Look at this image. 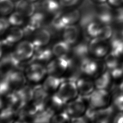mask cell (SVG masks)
<instances>
[{
  "label": "cell",
  "mask_w": 123,
  "mask_h": 123,
  "mask_svg": "<svg viewBox=\"0 0 123 123\" xmlns=\"http://www.w3.org/2000/svg\"><path fill=\"white\" fill-rule=\"evenodd\" d=\"M24 73L27 79L34 83L41 81L47 74L46 66L35 62H29L25 69Z\"/></svg>",
  "instance_id": "52a82bcc"
},
{
  "label": "cell",
  "mask_w": 123,
  "mask_h": 123,
  "mask_svg": "<svg viewBox=\"0 0 123 123\" xmlns=\"http://www.w3.org/2000/svg\"><path fill=\"white\" fill-rule=\"evenodd\" d=\"M25 17L19 12L16 11L13 12L8 18L11 25L13 26H20L25 22Z\"/></svg>",
  "instance_id": "83f0119b"
},
{
  "label": "cell",
  "mask_w": 123,
  "mask_h": 123,
  "mask_svg": "<svg viewBox=\"0 0 123 123\" xmlns=\"http://www.w3.org/2000/svg\"><path fill=\"white\" fill-rule=\"evenodd\" d=\"M79 68L81 74L89 77H94L95 78L106 69L103 59L90 56L81 61Z\"/></svg>",
  "instance_id": "6da1fadb"
},
{
  "label": "cell",
  "mask_w": 123,
  "mask_h": 123,
  "mask_svg": "<svg viewBox=\"0 0 123 123\" xmlns=\"http://www.w3.org/2000/svg\"><path fill=\"white\" fill-rule=\"evenodd\" d=\"M112 94L106 89H96L88 96L89 106L96 109H100L111 105Z\"/></svg>",
  "instance_id": "3957f363"
},
{
  "label": "cell",
  "mask_w": 123,
  "mask_h": 123,
  "mask_svg": "<svg viewBox=\"0 0 123 123\" xmlns=\"http://www.w3.org/2000/svg\"><path fill=\"white\" fill-rule=\"evenodd\" d=\"M65 78L52 75H48L45 79L42 86L49 93H54L57 91Z\"/></svg>",
  "instance_id": "e0dca14e"
},
{
  "label": "cell",
  "mask_w": 123,
  "mask_h": 123,
  "mask_svg": "<svg viewBox=\"0 0 123 123\" xmlns=\"http://www.w3.org/2000/svg\"><path fill=\"white\" fill-rule=\"evenodd\" d=\"M20 99L25 104H26L33 99V87L25 85L22 87L15 90Z\"/></svg>",
  "instance_id": "d4e9b609"
},
{
  "label": "cell",
  "mask_w": 123,
  "mask_h": 123,
  "mask_svg": "<svg viewBox=\"0 0 123 123\" xmlns=\"http://www.w3.org/2000/svg\"><path fill=\"white\" fill-rule=\"evenodd\" d=\"M10 24L9 22L8 18H6L5 17H2L0 19V34H4L5 32L10 28Z\"/></svg>",
  "instance_id": "1f68e13d"
},
{
  "label": "cell",
  "mask_w": 123,
  "mask_h": 123,
  "mask_svg": "<svg viewBox=\"0 0 123 123\" xmlns=\"http://www.w3.org/2000/svg\"><path fill=\"white\" fill-rule=\"evenodd\" d=\"M70 57H55L46 65L47 74L58 76H62L70 66Z\"/></svg>",
  "instance_id": "8992f818"
},
{
  "label": "cell",
  "mask_w": 123,
  "mask_h": 123,
  "mask_svg": "<svg viewBox=\"0 0 123 123\" xmlns=\"http://www.w3.org/2000/svg\"><path fill=\"white\" fill-rule=\"evenodd\" d=\"M111 94V106L115 111L123 112V92L116 89Z\"/></svg>",
  "instance_id": "484cf974"
},
{
  "label": "cell",
  "mask_w": 123,
  "mask_h": 123,
  "mask_svg": "<svg viewBox=\"0 0 123 123\" xmlns=\"http://www.w3.org/2000/svg\"><path fill=\"white\" fill-rule=\"evenodd\" d=\"M71 117L64 111L55 113L52 117L50 123H71Z\"/></svg>",
  "instance_id": "f546056e"
},
{
  "label": "cell",
  "mask_w": 123,
  "mask_h": 123,
  "mask_svg": "<svg viewBox=\"0 0 123 123\" xmlns=\"http://www.w3.org/2000/svg\"><path fill=\"white\" fill-rule=\"evenodd\" d=\"M54 94L63 104L66 105L79 95L76 81L65 79Z\"/></svg>",
  "instance_id": "7a4b0ae2"
},
{
  "label": "cell",
  "mask_w": 123,
  "mask_h": 123,
  "mask_svg": "<svg viewBox=\"0 0 123 123\" xmlns=\"http://www.w3.org/2000/svg\"><path fill=\"white\" fill-rule=\"evenodd\" d=\"M49 97V94L45 89L42 85H37L33 86L32 101L42 107H46Z\"/></svg>",
  "instance_id": "ac0fdd59"
},
{
  "label": "cell",
  "mask_w": 123,
  "mask_h": 123,
  "mask_svg": "<svg viewBox=\"0 0 123 123\" xmlns=\"http://www.w3.org/2000/svg\"><path fill=\"white\" fill-rule=\"evenodd\" d=\"M108 4L113 7H119L123 4V0H107Z\"/></svg>",
  "instance_id": "e575fe53"
},
{
  "label": "cell",
  "mask_w": 123,
  "mask_h": 123,
  "mask_svg": "<svg viewBox=\"0 0 123 123\" xmlns=\"http://www.w3.org/2000/svg\"><path fill=\"white\" fill-rule=\"evenodd\" d=\"M103 24L98 21L94 20L87 23L86 27V32L88 37L91 39L98 38Z\"/></svg>",
  "instance_id": "cb8c5ba5"
},
{
  "label": "cell",
  "mask_w": 123,
  "mask_h": 123,
  "mask_svg": "<svg viewBox=\"0 0 123 123\" xmlns=\"http://www.w3.org/2000/svg\"><path fill=\"white\" fill-rule=\"evenodd\" d=\"M79 34V29L76 25H69L63 29L62 38L64 41L72 46L77 42Z\"/></svg>",
  "instance_id": "d6986e66"
},
{
  "label": "cell",
  "mask_w": 123,
  "mask_h": 123,
  "mask_svg": "<svg viewBox=\"0 0 123 123\" xmlns=\"http://www.w3.org/2000/svg\"><path fill=\"white\" fill-rule=\"evenodd\" d=\"M50 39V32L45 28H39L34 32L31 41L35 48H39L47 46L49 43Z\"/></svg>",
  "instance_id": "7c38bea8"
},
{
  "label": "cell",
  "mask_w": 123,
  "mask_h": 123,
  "mask_svg": "<svg viewBox=\"0 0 123 123\" xmlns=\"http://www.w3.org/2000/svg\"><path fill=\"white\" fill-rule=\"evenodd\" d=\"M55 111L48 107L40 111L31 120V123H50Z\"/></svg>",
  "instance_id": "603a6c76"
},
{
  "label": "cell",
  "mask_w": 123,
  "mask_h": 123,
  "mask_svg": "<svg viewBox=\"0 0 123 123\" xmlns=\"http://www.w3.org/2000/svg\"><path fill=\"white\" fill-rule=\"evenodd\" d=\"M113 20L117 23L123 24V7L120 6L113 12Z\"/></svg>",
  "instance_id": "4dcf8cb0"
},
{
  "label": "cell",
  "mask_w": 123,
  "mask_h": 123,
  "mask_svg": "<svg viewBox=\"0 0 123 123\" xmlns=\"http://www.w3.org/2000/svg\"><path fill=\"white\" fill-rule=\"evenodd\" d=\"M61 6L59 0H43L42 2V9L47 12L52 14L59 13Z\"/></svg>",
  "instance_id": "4316f807"
},
{
  "label": "cell",
  "mask_w": 123,
  "mask_h": 123,
  "mask_svg": "<svg viewBox=\"0 0 123 123\" xmlns=\"http://www.w3.org/2000/svg\"><path fill=\"white\" fill-rule=\"evenodd\" d=\"M108 3L99 4L96 17L98 21L104 24H109L113 20V12Z\"/></svg>",
  "instance_id": "9a60e30c"
},
{
  "label": "cell",
  "mask_w": 123,
  "mask_h": 123,
  "mask_svg": "<svg viewBox=\"0 0 123 123\" xmlns=\"http://www.w3.org/2000/svg\"><path fill=\"white\" fill-rule=\"evenodd\" d=\"M30 0V1H32V2H35L36 1H37V0Z\"/></svg>",
  "instance_id": "74e56055"
},
{
  "label": "cell",
  "mask_w": 123,
  "mask_h": 123,
  "mask_svg": "<svg viewBox=\"0 0 123 123\" xmlns=\"http://www.w3.org/2000/svg\"><path fill=\"white\" fill-rule=\"evenodd\" d=\"M95 88L110 90L114 86V79L108 70L106 69L100 74L95 77L94 80Z\"/></svg>",
  "instance_id": "4fadbf2b"
},
{
  "label": "cell",
  "mask_w": 123,
  "mask_h": 123,
  "mask_svg": "<svg viewBox=\"0 0 123 123\" xmlns=\"http://www.w3.org/2000/svg\"><path fill=\"white\" fill-rule=\"evenodd\" d=\"M12 0V1H17V0Z\"/></svg>",
  "instance_id": "f35d334b"
},
{
  "label": "cell",
  "mask_w": 123,
  "mask_h": 123,
  "mask_svg": "<svg viewBox=\"0 0 123 123\" xmlns=\"http://www.w3.org/2000/svg\"><path fill=\"white\" fill-rule=\"evenodd\" d=\"M87 103L89 104L88 96L79 95L76 98L65 105L64 111L71 118L82 116L85 114L88 107Z\"/></svg>",
  "instance_id": "277c9868"
},
{
  "label": "cell",
  "mask_w": 123,
  "mask_h": 123,
  "mask_svg": "<svg viewBox=\"0 0 123 123\" xmlns=\"http://www.w3.org/2000/svg\"><path fill=\"white\" fill-rule=\"evenodd\" d=\"M29 18L26 29L24 30L25 33L26 31L28 33L34 32L37 29L41 28L40 26L42 25L44 19V15L40 12H35Z\"/></svg>",
  "instance_id": "7402d4cb"
},
{
  "label": "cell",
  "mask_w": 123,
  "mask_h": 123,
  "mask_svg": "<svg viewBox=\"0 0 123 123\" xmlns=\"http://www.w3.org/2000/svg\"><path fill=\"white\" fill-rule=\"evenodd\" d=\"M15 9L25 17H29L35 12L36 7L34 2L29 0H18L15 3Z\"/></svg>",
  "instance_id": "ffe728a7"
},
{
  "label": "cell",
  "mask_w": 123,
  "mask_h": 123,
  "mask_svg": "<svg viewBox=\"0 0 123 123\" xmlns=\"http://www.w3.org/2000/svg\"><path fill=\"white\" fill-rule=\"evenodd\" d=\"M35 51V47L32 41L22 40L17 43L12 52L16 59L20 62L30 60Z\"/></svg>",
  "instance_id": "ba28073f"
},
{
  "label": "cell",
  "mask_w": 123,
  "mask_h": 123,
  "mask_svg": "<svg viewBox=\"0 0 123 123\" xmlns=\"http://www.w3.org/2000/svg\"><path fill=\"white\" fill-rule=\"evenodd\" d=\"M21 62L14 55L13 52H11L1 57L0 73L1 75L5 74L8 72L16 69H20Z\"/></svg>",
  "instance_id": "8fae6325"
},
{
  "label": "cell",
  "mask_w": 123,
  "mask_h": 123,
  "mask_svg": "<svg viewBox=\"0 0 123 123\" xmlns=\"http://www.w3.org/2000/svg\"><path fill=\"white\" fill-rule=\"evenodd\" d=\"M79 95L88 96L95 89L94 82L89 77H79L76 81Z\"/></svg>",
  "instance_id": "2e32d148"
},
{
  "label": "cell",
  "mask_w": 123,
  "mask_h": 123,
  "mask_svg": "<svg viewBox=\"0 0 123 123\" xmlns=\"http://www.w3.org/2000/svg\"></svg>",
  "instance_id": "ab89813d"
},
{
  "label": "cell",
  "mask_w": 123,
  "mask_h": 123,
  "mask_svg": "<svg viewBox=\"0 0 123 123\" xmlns=\"http://www.w3.org/2000/svg\"><path fill=\"white\" fill-rule=\"evenodd\" d=\"M4 34V38L1 40V44L4 46H10L19 42L24 36L25 31L19 26H12Z\"/></svg>",
  "instance_id": "30bf717a"
},
{
  "label": "cell",
  "mask_w": 123,
  "mask_h": 123,
  "mask_svg": "<svg viewBox=\"0 0 123 123\" xmlns=\"http://www.w3.org/2000/svg\"><path fill=\"white\" fill-rule=\"evenodd\" d=\"M119 34H120V36H121V37L123 38V29L121 31V32H120V33Z\"/></svg>",
  "instance_id": "8d00e7d4"
},
{
  "label": "cell",
  "mask_w": 123,
  "mask_h": 123,
  "mask_svg": "<svg viewBox=\"0 0 123 123\" xmlns=\"http://www.w3.org/2000/svg\"><path fill=\"white\" fill-rule=\"evenodd\" d=\"M15 9V4L12 0H0V11L3 16L10 15Z\"/></svg>",
  "instance_id": "f1b7e54d"
},
{
  "label": "cell",
  "mask_w": 123,
  "mask_h": 123,
  "mask_svg": "<svg viewBox=\"0 0 123 123\" xmlns=\"http://www.w3.org/2000/svg\"><path fill=\"white\" fill-rule=\"evenodd\" d=\"M71 123H88L84 116L71 118Z\"/></svg>",
  "instance_id": "836d02e7"
},
{
  "label": "cell",
  "mask_w": 123,
  "mask_h": 123,
  "mask_svg": "<svg viewBox=\"0 0 123 123\" xmlns=\"http://www.w3.org/2000/svg\"><path fill=\"white\" fill-rule=\"evenodd\" d=\"M79 0H59L61 6L64 7H73L78 2Z\"/></svg>",
  "instance_id": "d6a6232c"
},
{
  "label": "cell",
  "mask_w": 123,
  "mask_h": 123,
  "mask_svg": "<svg viewBox=\"0 0 123 123\" xmlns=\"http://www.w3.org/2000/svg\"><path fill=\"white\" fill-rule=\"evenodd\" d=\"M92 1L98 4H101L106 2L107 1V0H92Z\"/></svg>",
  "instance_id": "d590c367"
},
{
  "label": "cell",
  "mask_w": 123,
  "mask_h": 123,
  "mask_svg": "<svg viewBox=\"0 0 123 123\" xmlns=\"http://www.w3.org/2000/svg\"><path fill=\"white\" fill-rule=\"evenodd\" d=\"M54 56L51 49L45 47L35 48L34 54L29 62H38L42 64L49 63Z\"/></svg>",
  "instance_id": "5bb4252c"
},
{
  "label": "cell",
  "mask_w": 123,
  "mask_h": 123,
  "mask_svg": "<svg viewBox=\"0 0 123 123\" xmlns=\"http://www.w3.org/2000/svg\"><path fill=\"white\" fill-rule=\"evenodd\" d=\"M90 54L93 57L104 59L111 51V45L108 40L94 38L88 43Z\"/></svg>",
  "instance_id": "5b68a950"
},
{
  "label": "cell",
  "mask_w": 123,
  "mask_h": 123,
  "mask_svg": "<svg viewBox=\"0 0 123 123\" xmlns=\"http://www.w3.org/2000/svg\"><path fill=\"white\" fill-rule=\"evenodd\" d=\"M53 56L55 57H69L71 52V46L63 40L55 43L52 48Z\"/></svg>",
  "instance_id": "44dd1931"
},
{
  "label": "cell",
  "mask_w": 123,
  "mask_h": 123,
  "mask_svg": "<svg viewBox=\"0 0 123 123\" xmlns=\"http://www.w3.org/2000/svg\"><path fill=\"white\" fill-rule=\"evenodd\" d=\"M1 77L6 80L11 89L13 91L25 86L27 80L25 73L20 69L13 70L5 74L1 75Z\"/></svg>",
  "instance_id": "9c48e42d"
}]
</instances>
